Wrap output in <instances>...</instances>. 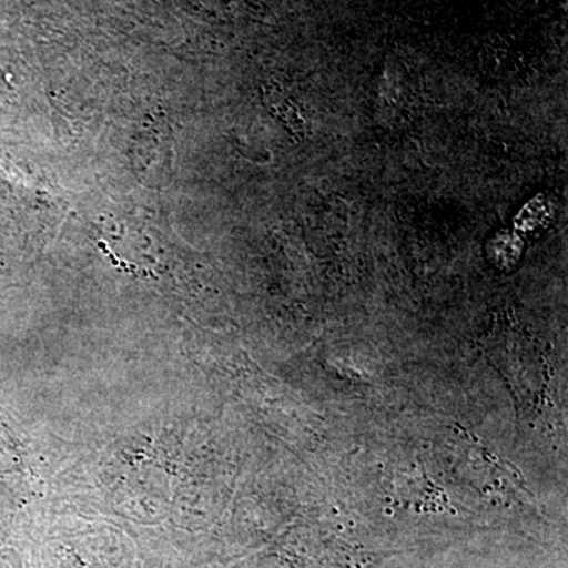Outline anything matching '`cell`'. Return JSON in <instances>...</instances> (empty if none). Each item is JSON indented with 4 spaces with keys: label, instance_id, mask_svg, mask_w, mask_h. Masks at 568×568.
<instances>
[{
    "label": "cell",
    "instance_id": "1",
    "mask_svg": "<svg viewBox=\"0 0 568 568\" xmlns=\"http://www.w3.org/2000/svg\"><path fill=\"white\" fill-rule=\"evenodd\" d=\"M488 357L506 377L519 405L536 407L547 388V365L536 347L519 339L499 338L489 347Z\"/></svg>",
    "mask_w": 568,
    "mask_h": 568
}]
</instances>
